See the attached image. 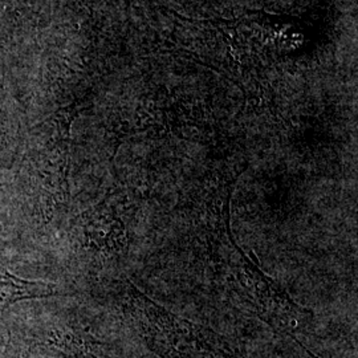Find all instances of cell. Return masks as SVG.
Returning a JSON list of instances; mask_svg holds the SVG:
<instances>
[{
	"instance_id": "obj_1",
	"label": "cell",
	"mask_w": 358,
	"mask_h": 358,
	"mask_svg": "<svg viewBox=\"0 0 358 358\" xmlns=\"http://www.w3.org/2000/svg\"><path fill=\"white\" fill-rule=\"evenodd\" d=\"M131 322L145 346L158 358H247L226 336L182 319L128 282Z\"/></svg>"
},
{
	"instance_id": "obj_2",
	"label": "cell",
	"mask_w": 358,
	"mask_h": 358,
	"mask_svg": "<svg viewBox=\"0 0 358 358\" xmlns=\"http://www.w3.org/2000/svg\"><path fill=\"white\" fill-rule=\"evenodd\" d=\"M0 358H127L118 346L56 316L17 315L0 336Z\"/></svg>"
},
{
	"instance_id": "obj_3",
	"label": "cell",
	"mask_w": 358,
	"mask_h": 358,
	"mask_svg": "<svg viewBox=\"0 0 358 358\" xmlns=\"http://www.w3.org/2000/svg\"><path fill=\"white\" fill-rule=\"evenodd\" d=\"M230 244L226 262L231 279L236 282V294L243 299L248 310L308 353L304 338L310 336L312 310L297 306L282 288L245 256L232 236Z\"/></svg>"
},
{
	"instance_id": "obj_4",
	"label": "cell",
	"mask_w": 358,
	"mask_h": 358,
	"mask_svg": "<svg viewBox=\"0 0 358 358\" xmlns=\"http://www.w3.org/2000/svg\"><path fill=\"white\" fill-rule=\"evenodd\" d=\"M60 294L56 284L22 279L0 266V313L26 301Z\"/></svg>"
}]
</instances>
